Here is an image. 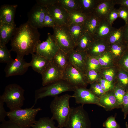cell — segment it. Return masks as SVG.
Returning <instances> with one entry per match:
<instances>
[{
	"instance_id": "f35d334b",
	"label": "cell",
	"mask_w": 128,
	"mask_h": 128,
	"mask_svg": "<svg viewBox=\"0 0 128 128\" xmlns=\"http://www.w3.org/2000/svg\"><path fill=\"white\" fill-rule=\"evenodd\" d=\"M121 108L125 119L128 115V89L126 90L125 94L123 100Z\"/></svg>"
},
{
	"instance_id": "db71d44e",
	"label": "cell",
	"mask_w": 128,
	"mask_h": 128,
	"mask_svg": "<svg viewBox=\"0 0 128 128\" xmlns=\"http://www.w3.org/2000/svg\"><path fill=\"white\" fill-rule=\"evenodd\" d=\"M125 125L126 128H128V124L127 122H126Z\"/></svg>"
},
{
	"instance_id": "9c48e42d",
	"label": "cell",
	"mask_w": 128,
	"mask_h": 128,
	"mask_svg": "<svg viewBox=\"0 0 128 128\" xmlns=\"http://www.w3.org/2000/svg\"><path fill=\"white\" fill-rule=\"evenodd\" d=\"M59 49L52 35L48 33L46 40L37 45L35 52L52 61Z\"/></svg>"
},
{
	"instance_id": "7c38bea8",
	"label": "cell",
	"mask_w": 128,
	"mask_h": 128,
	"mask_svg": "<svg viewBox=\"0 0 128 128\" xmlns=\"http://www.w3.org/2000/svg\"><path fill=\"white\" fill-rule=\"evenodd\" d=\"M47 11L54 18L56 26H68L69 24L68 13L59 3L46 8Z\"/></svg>"
},
{
	"instance_id": "f5cc1de1",
	"label": "cell",
	"mask_w": 128,
	"mask_h": 128,
	"mask_svg": "<svg viewBox=\"0 0 128 128\" xmlns=\"http://www.w3.org/2000/svg\"><path fill=\"white\" fill-rule=\"evenodd\" d=\"M115 4L125 7L128 9V0H114Z\"/></svg>"
},
{
	"instance_id": "7a4b0ae2",
	"label": "cell",
	"mask_w": 128,
	"mask_h": 128,
	"mask_svg": "<svg viewBox=\"0 0 128 128\" xmlns=\"http://www.w3.org/2000/svg\"><path fill=\"white\" fill-rule=\"evenodd\" d=\"M72 96L65 94L60 96L54 97L50 104V108L52 116L51 118L56 120L59 128L65 127L69 116L71 108L69 100Z\"/></svg>"
},
{
	"instance_id": "44dd1931",
	"label": "cell",
	"mask_w": 128,
	"mask_h": 128,
	"mask_svg": "<svg viewBox=\"0 0 128 128\" xmlns=\"http://www.w3.org/2000/svg\"><path fill=\"white\" fill-rule=\"evenodd\" d=\"M16 28L15 23H0V43L6 45L11 40Z\"/></svg>"
},
{
	"instance_id": "f1b7e54d",
	"label": "cell",
	"mask_w": 128,
	"mask_h": 128,
	"mask_svg": "<svg viewBox=\"0 0 128 128\" xmlns=\"http://www.w3.org/2000/svg\"><path fill=\"white\" fill-rule=\"evenodd\" d=\"M123 36V27L118 29L114 28L106 40L109 44L122 43Z\"/></svg>"
},
{
	"instance_id": "9a60e30c",
	"label": "cell",
	"mask_w": 128,
	"mask_h": 128,
	"mask_svg": "<svg viewBox=\"0 0 128 128\" xmlns=\"http://www.w3.org/2000/svg\"><path fill=\"white\" fill-rule=\"evenodd\" d=\"M67 55L69 63L83 73L86 66L85 59L87 55V52L74 49Z\"/></svg>"
},
{
	"instance_id": "e0dca14e",
	"label": "cell",
	"mask_w": 128,
	"mask_h": 128,
	"mask_svg": "<svg viewBox=\"0 0 128 128\" xmlns=\"http://www.w3.org/2000/svg\"><path fill=\"white\" fill-rule=\"evenodd\" d=\"M17 5L5 4L0 9V23L12 24L15 23L14 18Z\"/></svg>"
},
{
	"instance_id": "5b68a950",
	"label": "cell",
	"mask_w": 128,
	"mask_h": 128,
	"mask_svg": "<svg viewBox=\"0 0 128 128\" xmlns=\"http://www.w3.org/2000/svg\"><path fill=\"white\" fill-rule=\"evenodd\" d=\"M75 88L63 79L43 86L35 91L34 103L32 107L34 108L39 99L47 96L55 97L67 91H74Z\"/></svg>"
},
{
	"instance_id": "bcb514c9",
	"label": "cell",
	"mask_w": 128,
	"mask_h": 128,
	"mask_svg": "<svg viewBox=\"0 0 128 128\" xmlns=\"http://www.w3.org/2000/svg\"><path fill=\"white\" fill-rule=\"evenodd\" d=\"M36 1L37 4L46 8L58 2V0H38Z\"/></svg>"
},
{
	"instance_id": "7dc6e473",
	"label": "cell",
	"mask_w": 128,
	"mask_h": 128,
	"mask_svg": "<svg viewBox=\"0 0 128 128\" xmlns=\"http://www.w3.org/2000/svg\"><path fill=\"white\" fill-rule=\"evenodd\" d=\"M123 28V36L122 43L128 48V21Z\"/></svg>"
},
{
	"instance_id": "484cf974",
	"label": "cell",
	"mask_w": 128,
	"mask_h": 128,
	"mask_svg": "<svg viewBox=\"0 0 128 128\" xmlns=\"http://www.w3.org/2000/svg\"><path fill=\"white\" fill-rule=\"evenodd\" d=\"M101 20L93 14L90 15L83 25L85 32L93 37Z\"/></svg>"
},
{
	"instance_id": "836d02e7",
	"label": "cell",
	"mask_w": 128,
	"mask_h": 128,
	"mask_svg": "<svg viewBox=\"0 0 128 128\" xmlns=\"http://www.w3.org/2000/svg\"><path fill=\"white\" fill-rule=\"evenodd\" d=\"M126 90L123 88L119 86L115 87L113 91L115 97L121 106Z\"/></svg>"
},
{
	"instance_id": "d6986e66",
	"label": "cell",
	"mask_w": 128,
	"mask_h": 128,
	"mask_svg": "<svg viewBox=\"0 0 128 128\" xmlns=\"http://www.w3.org/2000/svg\"><path fill=\"white\" fill-rule=\"evenodd\" d=\"M100 102L106 111L121 108V106L115 97L113 92H106L99 97Z\"/></svg>"
},
{
	"instance_id": "8fae6325",
	"label": "cell",
	"mask_w": 128,
	"mask_h": 128,
	"mask_svg": "<svg viewBox=\"0 0 128 128\" xmlns=\"http://www.w3.org/2000/svg\"><path fill=\"white\" fill-rule=\"evenodd\" d=\"M29 67V63L24 60L23 57L17 56L8 63L5 69V77H8L24 74Z\"/></svg>"
},
{
	"instance_id": "4dcf8cb0",
	"label": "cell",
	"mask_w": 128,
	"mask_h": 128,
	"mask_svg": "<svg viewBox=\"0 0 128 128\" xmlns=\"http://www.w3.org/2000/svg\"><path fill=\"white\" fill-rule=\"evenodd\" d=\"M59 3L67 11H80L79 0H59Z\"/></svg>"
},
{
	"instance_id": "ba28073f",
	"label": "cell",
	"mask_w": 128,
	"mask_h": 128,
	"mask_svg": "<svg viewBox=\"0 0 128 128\" xmlns=\"http://www.w3.org/2000/svg\"><path fill=\"white\" fill-rule=\"evenodd\" d=\"M63 79L75 87L86 85L83 73L70 63L64 71Z\"/></svg>"
},
{
	"instance_id": "f6af8a7d",
	"label": "cell",
	"mask_w": 128,
	"mask_h": 128,
	"mask_svg": "<svg viewBox=\"0 0 128 128\" xmlns=\"http://www.w3.org/2000/svg\"><path fill=\"white\" fill-rule=\"evenodd\" d=\"M87 71L86 75L87 79V82L91 84L93 83L97 78V73L94 70H87Z\"/></svg>"
},
{
	"instance_id": "5bb4252c",
	"label": "cell",
	"mask_w": 128,
	"mask_h": 128,
	"mask_svg": "<svg viewBox=\"0 0 128 128\" xmlns=\"http://www.w3.org/2000/svg\"><path fill=\"white\" fill-rule=\"evenodd\" d=\"M46 11V8L37 3L28 13L27 21L36 28H43L44 20Z\"/></svg>"
},
{
	"instance_id": "6da1fadb",
	"label": "cell",
	"mask_w": 128,
	"mask_h": 128,
	"mask_svg": "<svg viewBox=\"0 0 128 128\" xmlns=\"http://www.w3.org/2000/svg\"><path fill=\"white\" fill-rule=\"evenodd\" d=\"M40 36L37 29L27 21L16 28L11 40V50L15 52L17 56L23 57L34 53L37 45L41 42Z\"/></svg>"
},
{
	"instance_id": "2e32d148",
	"label": "cell",
	"mask_w": 128,
	"mask_h": 128,
	"mask_svg": "<svg viewBox=\"0 0 128 128\" xmlns=\"http://www.w3.org/2000/svg\"><path fill=\"white\" fill-rule=\"evenodd\" d=\"M115 5L114 0H99L93 14L101 20L105 19Z\"/></svg>"
},
{
	"instance_id": "52a82bcc",
	"label": "cell",
	"mask_w": 128,
	"mask_h": 128,
	"mask_svg": "<svg viewBox=\"0 0 128 128\" xmlns=\"http://www.w3.org/2000/svg\"><path fill=\"white\" fill-rule=\"evenodd\" d=\"M83 105L71 108L65 128H91V122Z\"/></svg>"
},
{
	"instance_id": "681fc988",
	"label": "cell",
	"mask_w": 128,
	"mask_h": 128,
	"mask_svg": "<svg viewBox=\"0 0 128 128\" xmlns=\"http://www.w3.org/2000/svg\"><path fill=\"white\" fill-rule=\"evenodd\" d=\"M4 102L0 99V122L5 121V118L7 116V112L6 111L4 106Z\"/></svg>"
},
{
	"instance_id": "83f0119b",
	"label": "cell",
	"mask_w": 128,
	"mask_h": 128,
	"mask_svg": "<svg viewBox=\"0 0 128 128\" xmlns=\"http://www.w3.org/2000/svg\"><path fill=\"white\" fill-rule=\"evenodd\" d=\"M99 0H79L80 11L88 15L93 14Z\"/></svg>"
},
{
	"instance_id": "8d00e7d4",
	"label": "cell",
	"mask_w": 128,
	"mask_h": 128,
	"mask_svg": "<svg viewBox=\"0 0 128 128\" xmlns=\"http://www.w3.org/2000/svg\"><path fill=\"white\" fill-rule=\"evenodd\" d=\"M56 26L54 18L47 10L44 20L43 27H45L53 28Z\"/></svg>"
},
{
	"instance_id": "277c9868",
	"label": "cell",
	"mask_w": 128,
	"mask_h": 128,
	"mask_svg": "<svg viewBox=\"0 0 128 128\" xmlns=\"http://www.w3.org/2000/svg\"><path fill=\"white\" fill-rule=\"evenodd\" d=\"M24 90L15 83L7 86L0 99L6 104L10 110L21 108L24 104Z\"/></svg>"
},
{
	"instance_id": "cb8c5ba5",
	"label": "cell",
	"mask_w": 128,
	"mask_h": 128,
	"mask_svg": "<svg viewBox=\"0 0 128 128\" xmlns=\"http://www.w3.org/2000/svg\"><path fill=\"white\" fill-rule=\"evenodd\" d=\"M52 61L63 71L69 63L67 54L60 49L54 56Z\"/></svg>"
},
{
	"instance_id": "ee69618b",
	"label": "cell",
	"mask_w": 128,
	"mask_h": 128,
	"mask_svg": "<svg viewBox=\"0 0 128 128\" xmlns=\"http://www.w3.org/2000/svg\"><path fill=\"white\" fill-rule=\"evenodd\" d=\"M0 128H25L18 126L11 120H5L1 122Z\"/></svg>"
},
{
	"instance_id": "ffe728a7",
	"label": "cell",
	"mask_w": 128,
	"mask_h": 128,
	"mask_svg": "<svg viewBox=\"0 0 128 128\" xmlns=\"http://www.w3.org/2000/svg\"><path fill=\"white\" fill-rule=\"evenodd\" d=\"M114 28L106 18L101 20L94 36V39L106 40Z\"/></svg>"
},
{
	"instance_id": "f546056e",
	"label": "cell",
	"mask_w": 128,
	"mask_h": 128,
	"mask_svg": "<svg viewBox=\"0 0 128 128\" xmlns=\"http://www.w3.org/2000/svg\"><path fill=\"white\" fill-rule=\"evenodd\" d=\"M32 128H58L55 125L54 120L49 117L41 118L36 121L32 126Z\"/></svg>"
},
{
	"instance_id": "3957f363",
	"label": "cell",
	"mask_w": 128,
	"mask_h": 128,
	"mask_svg": "<svg viewBox=\"0 0 128 128\" xmlns=\"http://www.w3.org/2000/svg\"><path fill=\"white\" fill-rule=\"evenodd\" d=\"M41 110L40 107L21 108L10 110L7 112V116L9 120L18 126L30 128L36 121L35 118L37 113Z\"/></svg>"
},
{
	"instance_id": "60d3db41",
	"label": "cell",
	"mask_w": 128,
	"mask_h": 128,
	"mask_svg": "<svg viewBox=\"0 0 128 128\" xmlns=\"http://www.w3.org/2000/svg\"><path fill=\"white\" fill-rule=\"evenodd\" d=\"M99 83L105 92L112 89L114 87L112 82L109 81L106 79L100 80Z\"/></svg>"
},
{
	"instance_id": "c3c4849f",
	"label": "cell",
	"mask_w": 128,
	"mask_h": 128,
	"mask_svg": "<svg viewBox=\"0 0 128 128\" xmlns=\"http://www.w3.org/2000/svg\"><path fill=\"white\" fill-rule=\"evenodd\" d=\"M99 63L102 66L107 65L110 61V57L107 53L104 54L98 60Z\"/></svg>"
},
{
	"instance_id": "816d5d0a",
	"label": "cell",
	"mask_w": 128,
	"mask_h": 128,
	"mask_svg": "<svg viewBox=\"0 0 128 128\" xmlns=\"http://www.w3.org/2000/svg\"><path fill=\"white\" fill-rule=\"evenodd\" d=\"M122 64L124 68L128 71V50L124 54Z\"/></svg>"
},
{
	"instance_id": "30bf717a",
	"label": "cell",
	"mask_w": 128,
	"mask_h": 128,
	"mask_svg": "<svg viewBox=\"0 0 128 128\" xmlns=\"http://www.w3.org/2000/svg\"><path fill=\"white\" fill-rule=\"evenodd\" d=\"M74 93L72 96L74 98L75 103L84 105L94 104L103 108L100 102V98L95 95L90 90L85 87H75Z\"/></svg>"
},
{
	"instance_id": "4316f807",
	"label": "cell",
	"mask_w": 128,
	"mask_h": 128,
	"mask_svg": "<svg viewBox=\"0 0 128 128\" xmlns=\"http://www.w3.org/2000/svg\"><path fill=\"white\" fill-rule=\"evenodd\" d=\"M68 26L69 32L75 45L85 32L84 28L82 25L73 23L70 24Z\"/></svg>"
},
{
	"instance_id": "b9f144b4",
	"label": "cell",
	"mask_w": 128,
	"mask_h": 128,
	"mask_svg": "<svg viewBox=\"0 0 128 128\" xmlns=\"http://www.w3.org/2000/svg\"><path fill=\"white\" fill-rule=\"evenodd\" d=\"M119 18L123 19L125 22V23L128 21V9L126 7L120 6L118 9Z\"/></svg>"
},
{
	"instance_id": "74e56055",
	"label": "cell",
	"mask_w": 128,
	"mask_h": 128,
	"mask_svg": "<svg viewBox=\"0 0 128 128\" xmlns=\"http://www.w3.org/2000/svg\"><path fill=\"white\" fill-rule=\"evenodd\" d=\"M86 62V66L87 70H95L99 64L98 60L94 57H89Z\"/></svg>"
},
{
	"instance_id": "f907efd6",
	"label": "cell",
	"mask_w": 128,
	"mask_h": 128,
	"mask_svg": "<svg viewBox=\"0 0 128 128\" xmlns=\"http://www.w3.org/2000/svg\"><path fill=\"white\" fill-rule=\"evenodd\" d=\"M106 80L110 81L112 82L114 75V72L112 69L106 70L104 73Z\"/></svg>"
},
{
	"instance_id": "1f68e13d",
	"label": "cell",
	"mask_w": 128,
	"mask_h": 128,
	"mask_svg": "<svg viewBox=\"0 0 128 128\" xmlns=\"http://www.w3.org/2000/svg\"><path fill=\"white\" fill-rule=\"evenodd\" d=\"M7 48L6 45L0 43V62L7 64L13 59L10 51Z\"/></svg>"
},
{
	"instance_id": "8992f818",
	"label": "cell",
	"mask_w": 128,
	"mask_h": 128,
	"mask_svg": "<svg viewBox=\"0 0 128 128\" xmlns=\"http://www.w3.org/2000/svg\"><path fill=\"white\" fill-rule=\"evenodd\" d=\"M53 28V37L60 49L67 54L74 49L75 44L68 26H56Z\"/></svg>"
},
{
	"instance_id": "d6a6232c",
	"label": "cell",
	"mask_w": 128,
	"mask_h": 128,
	"mask_svg": "<svg viewBox=\"0 0 128 128\" xmlns=\"http://www.w3.org/2000/svg\"><path fill=\"white\" fill-rule=\"evenodd\" d=\"M110 51L115 56H117L124 54L128 48L122 43L110 44Z\"/></svg>"
},
{
	"instance_id": "603a6c76",
	"label": "cell",
	"mask_w": 128,
	"mask_h": 128,
	"mask_svg": "<svg viewBox=\"0 0 128 128\" xmlns=\"http://www.w3.org/2000/svg\"><path fill=\"white\" fill-rule=\"evenodd\" d=\"M94 40L92 36L85 32L76 44L74 49L80 51L87 52Z\"/></svg>"
},
{
	"instance_id": "e575fe53",
	"label": "cell",
	"mask_w": 128,
	"mask_h": 128,
	"mask_svg": "<svg viewBox=\"0 0 128 128\" xmlns=\"http://www.w3.org/2000/svg\"><path fill=\"white\" fill-rule=\"evenodd\" d=\"M105 128H120V125L116 121L115 118L111 116L107 119L103 124Z\"/></svg>"
},
{
	"instance_id": "d590c367",
	"label": "cell",
	"mask_w": 128,
	"mask_h": 128,
	"mask_svg": "<svg viewBox=\"0 0 128 128\" xmlns=\"http://www.w3.org/2000/svg\"><path fill=\"white\" fill-rule=\"evenodd\" d=\"M125 71H122L119 74V79L120 86L126 90L128 89V73Z\"/></svg>"
},
{
	"instance_id": "7bdbcfd3",
	"label": "cell",
	"mask_w": 128,
	"mask_h": 128,
	"mask_svg": "<svg viewBox=\"0 0 128 128\" xmlns=\"http://www.w3.org/2000/svg\"><path fill=\"white\" fill-rule=\"evenodd\" d=\"M119 18L118 9L114 8L108 14L106 19L112 25L113 22Z\"/></svg>"
},
{
	"instance_id": "ab89813d",
	"label": "cell",
	"mask_w": 128,
	"mask_h": 128,
	"mask_svg": "<svg viewBox=\"0 0 128 128\" xmlns=\"http://www.w3.org/2000/svg\"><path fill=\"white\" fill-rule=\"evenodd\" d=\"M90 90L95 95L99 97L105 92L99 83H91Z\"/></svg>"
},
{
	"instance_id": "4fadbf2b",
	"label": "cell",
	"mask_w": 128,
	"mask_h": 128,
	"mask_svg": "<svg viewBox=\"0 0 128 128\" xmlns=\"http://www.w3.org/2000/svg\"><path fill=\"white\" fill-rule=\"evenodd\" d=\"M64 73L52 61L41 74L43 86L63 79Z\"/></svg>"
},
{
	"instance_id": "7402d4cb",
	"label": "cell",
	"mask_w": 128,
	"mask_h": 128,
	"mask_svg": "<svg viewBox=\"0 0 128 128\" xmlns=\"http://www.w3.org/2000/svg\"><path fill=\"white\" fill-rule=\"evenodd\" d=\"M109 44L105 40L94 39L87 51V54L91 56L104 52L107 49Z\"/></svg>"
},
{
	"instance_id": "ac0fdd59",
	"label": "cell",
	"mask_w": 128,
	"mask_h": 128,
	"mask_svg": "<svg viewBox=\"0 0 128 128\" xmlns=\"http://www.w3.org/2000/svg\"><path fill=\"white\" fill-rule=\"evenodd\" d=\"M32 59L29 63V67H31L35 71L41 75L50 64L51 61L45 57L38 54H32Z\"/></svg>"
},
{
	"instance_id": "d4e9b609",
	"label": "cell",
	"mask_w": 128,
	"mask_h": 128,
	"mask_svg": "<svg viewBox=\"0 0 128 128\" xmlns=\"http://www.w3.org/2000/svg\"><path fill=\"white\" fill-rule=\"evenodd\" d=\"M67 11L69 24L73 23L83 25L90 15L87 14L80 11Z\"/></svg>"
}]
</instances>
